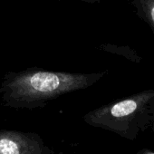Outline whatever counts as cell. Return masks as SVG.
Wrapping results in <instances>:
<instances>
[{"mask_svg":"<svg viewBox=\"0 0 154 154\" xmlns=\"http://www.w3.org/2000/svg\"><path fill=\"white\" fill-rule=\"evenodd\" d=\"M138 154H154V152L149 151L148 149H143V150H140V152H138Z\"/></svg>","mask_w":154,"mask_h":154,"instance_id":"5b68a950","label":"cell"},{"mask_svg":"<svg viewBox=\"0 0 154 154\" xmlns=\"http://www.w3.org/2000/svg\"><path fill=\"white\" fill-rule=\"evenodd\" d=\"M84 121L134 140L154 122V89L146 90L88 112Z\"/></svg>","mask_w":154,"mask_h":154,"instance_id":"7a4b0ae2","label":"cell"},{"mask_svg":"<svg viewBox=\"0 0 154 154\" xmlns=\"http://www.w3.org/2000/svg\"><path fill=\"white\" fill-rule=\"evenodd\" d=\"M152 129H153V132H154V122H153V123H152Z\"/></svg>","mask_w":154,"mask_h":154,"instance_id":"52a82bcc","label":"cell"},{"mask_svg":"<svg viewBox=\"0 0 154 154\" xmlns=\"http://www.w3.org/2000/svg\"><path fill=\"white\" fill-rule=\"evenodd\" d=\"M150 17H151V20L154 23V6H152V8L150 9Z\"/></svg>","mask_w":154,"mask_h":154,"instance_id":"8992f818","label":"cell"},{"mask_svg":"<svg viewBox=\"0 0 154 154\" xmlns=\"http://www.w3.org/2000/svg\"><path fill=\"white\" fill-rule=\"evenodd\" d=\"M106 73L54 72L35 67L8 72L2 80L0 94L6 107L33 110L42 108L64 94L87 89Z\"/></svg>","mask_w":154,"mask_h":154,"instance_id":"6da1fadb","label":"cell"},{"mask_svg":"<svg viewBox=\"0 0 154 154\" xmlns=\"http://www.w3.org/2000/svg\"><path fill=\"white\" fill-rule=\"evenodd\" d=\"M45 146L35 132L0 130V154H41Z\"/></svg>","mask_w":154,"mask_h":154,"instance_id":"3957f363","label":"cell"},{"mask_svg":"<svg viewBox=\"0 0 154 154\" xmlns=\"http://www.w3.org/2000/svg\"><path fill=\"white\" fill-rule=\"evenodd\" d=\"M41 154H63V153L62 152H55L54 150L50 149L48 146H45V148H44Z\"/></svg>","mask_w":154,"mask_h":154,"instance_id":"277c9868","label":"cell"}]
</instances>
